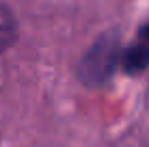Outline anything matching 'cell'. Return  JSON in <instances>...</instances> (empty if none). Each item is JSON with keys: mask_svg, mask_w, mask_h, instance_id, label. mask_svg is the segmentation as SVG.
I'll return each mask as SVG.
<instances>
[{"mask_svg": "<svg viewBox=\"0 0 149 147\" xmlns=\"http://www.w3.org/2000/svg\"><path fill=\"white\" fill-rule=\"evenodd\" d=\"M15 37V22L7 9H0V50L7 48Z\"/></svg>", "mask_w": 149, "mask_h": 147, "instance_id": "6da1fadb", "label": "cell"}]
</instances>
